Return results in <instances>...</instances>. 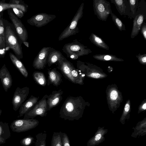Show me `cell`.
Here are the masks:
<instances>
[{
    "instance_id": "cell-28",
    "label": "cell",
    "mask_w": 146,
    "mask_h": 146,
    "mask_svg": "<svg viewBox=\"0 0 146 146\" xmlns=\"http://www.w3.org/2000/svg\"><path fill=\"white\" fill-rule=\"evenodd\" d=\"M47 134L42 132L39 133L36 135V140L35 146H46V140Z\"/></svg>"
},
{
    "instance_id": "cell-18",
    "label": "cell",
    "mask_w": 146,
    "mask_h": 146,
    "mask_svg": "<svg viewBox=\"0 0 146 146\" xmlns=\"http://www.w3.org/2000/svg\"><path fill=\"white\" fill-rule=\"evenodd\" d=\"M145 18L146 19L145 16L143 13L137 14L134 18L131 35V38H134L138 34Z\"/></svg>"
},
{
    "instance_id": "cell-26",
    "label": "cell",
    "mask_w": 146,
    "mask_h": 146,
    "mask_svg": "<svg viewBox=\"0 0 146 146\" xmlns=\"http://www.w3.org/2000/svg\"><path fill=\"white\" fill-rule=\"evenodd\" d=\"M63 133L54 132L51 140V146H63L62 137Z\"/></svg>"
},
{
    "instance_id": "cell-39",
    "label": "cell",
    "mask_w": 146,
    "mask_h": 146,
    "mask_svg": "<svg viewBox=\"0 0 146 146\" xmlns=\"http://www.w3.org/2000/svg\"><path fill=\"white\" fill-rule=\"evenodd\" d=\"M139 59L141 62L143 63H145L146 62V54H144L143 55H141L140 53H139V54L136 56Z\"/></svg>"
},
{
    "instance_id": "cell-42",
    "label": "cell",
    "mask_w": 146,
    "mask_h": 146,
    "mask_svg": "<svg viewBox=\"0 0 146 146\" xmlns=\"http://www.w3.org/2000/svg\"><path fill=\"white\" fill-rule=\"evenodd\" d=\"M100 74L96 73H93L90 75V76L92 77L95 78H98L100 76Z\"/></svg>"
},
{
    "instance_id": "cell-11",
    "label": "cell",
    "mask_w": 146,
    "mask_h": 146,
    "mask_svg": "<svg viewBox=\"0 0 146 146\" xmlns=\"http://www.w3.org/2000/svg\"><path fill=\"white\" fill-rule=\"evenodd\" d=\"M50 47H44L38 52L33 63V66L35 69H43L45 67L48 52Z\"/></svg>"
},
{
    "instance_id": "cell-24",
    "label": "cell",
    "mask_w": 146,
    "mask_h": 146,
    "mask_svg": "<svg viewBox=\"0 0 146 146\" xmlns=\"http://www.w3.org/2000/svg\"><path fill=\"white\" fill-rule=\"evenodd\" d=\"M89 39L92 43L96 46L106 50H109V47L108 45L101 38L96 34L91 33Z\"/></svg>"
},
{
    "instance_id": "cell-20",
    "label": "cell",
    "mask_w": 146,
    "mask_h": 146,
    "mask_svg": "<svg viewBox=\"0 0 146 146\" xmlns=\"http://www.w3.org/2000/svg\"><path fill=\"white\" fill-rule=\"evenodd\" d=\"M9 56L12 62L16 68L25 77L27 78L28 73L23 63L13 54L10 52Z\"/></svg>"
},
{
    "instance_id": "cell-13",
    "label": "cell",
    "mask_w": 146,
    "mask_h": 146,
    "mask_svg": "<svg viewBox=\"0 0 146 146\" xmlns=\"http://www.w3.org/2000/svg\"><path fill=\"white\" fill-rule=\"evenodd\" d=\"M0 79L4 90L7 92L12 86L13 80L10 72L5 64L0 69Z\"/></svg>"
},
{
    "instance_id": "cell-9",
    "label": "cell",
    "mask_w": 146,
    "mask_h": 146,
    "mask_svg": "<svg viewBox=\"0 0 146 146\" xmlns=\"http://www.w3.org/2000/svg\"><path fill=\"white\" fill-rule=\"evenodd\" d=\"M29 93V88L28 87L22 88L18 87L13 94L12 101L13 108L17 111L21 105L25 101Z\"/></svg>"
},
{
    "instance_id": "cell-10",
    "label": "cell",
    "mask_w": 146,
    "mask_h": 146,
    "mask_svg": "<svg viewBox=\"0 0 146 146\" xmlns=\"http://www.w3.org/2000/svg\"><path fill=\"white\" fill-rule=\"evenodd\" d=\"M8 13L19 38L23 42L26 41L28 38V34L24 25L21 20L10 10H8Z\"/></svg>"
},
{
    "instance_id": "cell-19",
    "label": "cell",
    "mask_w": 146,
    "mask_h": 146,
    "mask_svg": "<svg viewBox=\"0 0 146 146\" xmlns=\"http://www.w3.org/2000/svg\"><path fill=\"white\" fill-rule=\"evenodd\" d=\"M64 57L60 51L50 47L48 52L47 64L50 67L57 63Z\"/></svg>"
},
{
    "instance_id": "cell-31",
    "label": "cell",
    "mask_w": 146,
    "mask_h": 146,
    "mask_svg": "<svg viewBox=\"0 0 146 146\" xmlns=\"http://www.w3.org/2000/svg\"><path fill=\"white\" fill-rule=\"evenodd\" d=\"M80 72L79 73L78 70L76 69L73 65L72 66L71 70V74L76 84H80L81 83L80 75L82 73L80 71Z\"/></svg>"
},
{
    "instance_id": "cell-43",
    "label": "cell",
    "mask_w": 146,
    "mask_h": 146,
    "mask_svg": "<svg viewBox=\"0 0 146 146\" xmlns=\"http://www.w3.org/2000/svg\"><path fill=\"white\" fill-rule=\"evenodd\" d=\"M130 109V106L129 104H127L125 107V110L126 112H128Z\"/></svg>"
},
{
    "instance_id": "cell-14",
    "label": "cell",
    "mask_w": 146,
    "mask_h": 146,
    "mask_svg": "<svg viewBox=\"0 0 146 146\" xmlns=\"http://www.w3.org/2000/svg\"><path fill=\"white\" fill-rule=\"evenodd\" d=\"M63 92L61 90L52 91L48 95L47 99V110L50 111L52 108L58 105L62 99Z\"/></svg>"
},
{
    "instance_id": "cell-6",
    "label": "cell",
    "mask_w": 146,
    "mask_h": 146,
    "mask_svg": "<svg viewBox=\"0 0 146 146\" xmlns=\"http://www.w3.org/2000/svg\"><path fill=\"white\" fill-rule=\"evenodd\" d=\"M93 7L95 15L102 21H106L112 12L110 3L106 0H93Z\"/></svg>"
},
{
    "instance_id": "cell-32",
    "label": "cell",
    "mask_w": 146,
    "mask_h": 146,
    "mask_svg": "<svg viewBox=\"0 0 146 146\" xmlns=\"http://www.w3.org/2000/svg\"><path fill=\"white\" fill-rule=\"evenodd\" d=\"M93 57L98 59H103L105 60L119 59L115 56L111 54H96L93 56Z\"/></svg>"
},
{
    "instance_id": "cell-1",
    "label": "cell",
    "mask_w": 146,
    "mask_h": 146,
    "mask_svg": "<svg viewBox=\"0 0 146 146\" xmlns=\"http://www.w3.org/2000/svg\"><path fill=\"white\" fill-rule=\"evenodd\" d=\"M82 109L80 97H68L60 108L59 117L64 120H78L82 116Z\"/></svg>"
},
{
    "instance_id": "cell-25",
    "label": "cell",
    "mask_w": 146,
    "mask_h": 146,
    "mask_svg": "<svg viewBox=\"0 0 146 146\" xmlns=\"http://www.w3.org/2000/svg\"><path fill=\"white\" fill-rule=\"evenodd\" d=\"M33 76L34 80L38 84L44 86L46 85V78L43 73L35 71L33 73Z\"/></svg>"
},
{
    "instance_id": "cell-44",
    "label": "cell",
    "mask_w": 146,
    "mask_h": 146,
    "mask_svg": "<svg viewBox=\"0 0 146 146\" xmlns=\"http://www.w3.org/2000/svg\"><path fill=\"white\" fill-rule=\"evenodd\" d=\"M23 43L27 47H29V43L27 41H25L23 42Z\"/></svg>"
},
{
    "instance_id": "cell-2",
    "label": "cell",
    "mask_w": 146,
    "mask_h": 146,
    "mask_svg": "<svg viewBox=\"0 0 146 146\" xmlns=\"http://www.w3.org/2000/svg\"><path fill=\"white\" fill-rule=\"evenodd\" d=\"M84 5V3L81 4L69 25L59 36L58 41L62 40L79 33V31L77 27V24L83 16Z\"/></svg>"
},
{
    "instance_id": "cell-34",
    "label": "cell",
    "mask_w": 146,
    "mask_h": 146,
    "mask_svg": "<svg viewBox=\"0 0 146 146\" xmlns=\"http://www.w3.org/2000/svg\"><path fill=\"white\" fill-rule=\"evenodd\" d=\"M6 48L5 37L0 36V58L4 57Z\"/></svg>"
},
{
    "instance_id": "cell-45",
    "label": "cell",
    "mask_w": 146,
    "mask_h": 146,
    "mask_svg": "<svg viewBox=\"0 0 146 146\" xmlns=\"http://www.w3.org/2000/svg\"><path fill=\"white\" fill-rule=\"evenodd\" d=\"M144 110H145L146 108V104L145 103L144 104L143 106H142Z\"/></svg>"
},
{
    "instance_id": "cell-5",
    "label": "cell",
    "mask_w": 146,
    "mask_h": 146,
    "mask_svg": "<svg viewBox=\"0 0 146 146\" xmlns=\"http://www.w3.org/2000/svg\"><path fill=\"white\" fill-rule=\"evenodd\" d=\"M39 123L38 120L33 118L17 119L12 122L10 127L13 131L20 133L34 128L38 125Z\"/></svg>"
},
{
    "instance_id": "cell-8",
    "label": "cell",
    "mask_w": 146,
    "mask_h": 146,
    "mask_svg": "<svg viewBox=\"0 0 146 146\" xmlns=\"http://www.w3.org/2000/svg\"><path fill=\"white\" fill-rule=\"evenodd\" d=\"M54 15L48 14L46 13H38L27 20V22L30 25L37 27L44 26L56 18Z\"/></svg>"
},
{
    "instance_id": "cell-15",
    "label": "cell",
    "mask_w": 146,
    "mask_h": 146,
    "mask_svg": "<svg viewBox=\"0 0 146 146\" xmlns=\"http://www.w3.org/2000/svg\"><path fill=\"white\" fill-rule=\"evenodd\" d=\"M107 132L108 129L104 127H99L94 136L88 141L87 146H95L103 142L105 139L104 136Z\"/></svg>"
},
{
    "instance_id": "cell-41",
    "label": "cell",
    "mask_w": 146,
    "mask_h": 146,
    "mask_svg": "<svg viewBox=\"0 0 146 146\" xmlns=\"http://www.w3.org/2000/svg\"><path fill=\"white\" fill-rule=\"evenodd\" d=\"M21 3V1L19 0H11L9 1V3L15 5H19L22 4Z\"/></svg>"
},
{
    "instance_id": "cell-21",
    "label": "cell",
    "mask_w": 146,
    "mask_h": 146,
    "mask_svg": "<svg viewBox=\"0 0 146 146\" xmlns=\"http://www.w3.org/2000/svg\"><path fill=\"white\" fill-rule=\"evenodd\" d=\"M11 137L8 123L0 122V146L5 143L6 141Z\"/></svg>"
},
{
    "instance_id": "cell-38",
    "label": "cell",
    "mask_w": 146,
    "mask_h": 146,
    "mask_svg": "<svg viewBox=\"0 0 146 146\" xmlns=\"http://www.w3.org/2000/svg\"><path fill=\"white\" fill-rule=\"evenodd\" d=\"M5 31L3 21L1 19L0 20V36L5 37Z\"/></svg>"
},
{
    "instance_id": "cell-35",
    "label": "cell",
    "mask_w": 146,
    "mask_h": 146,
    "mask_svg": "<svg viewBox=\"0 0 146 146\" xmlns=\"http://www.w3.org/2000/svg\"><path fill=\"white\" fill-rule=\"evenodd\" d=\"M62 141L63 146H70V141L68 137L65 133H63Z\"/></svg>"
},
{
    "instance_id": "cell-47",
    "label": "cell",
    "mask_w": 146,
    "mask_h": 146,
    "mask_svg": "<svg viewBox=\"0 0 146 146\" xmlns=\"http://www.w3.org/2000/svg\"><path fill=\"white\" fill-rule=\"evenodd\" d=\"M2 112V110L0 109V116L1 115Z\"/></svg>"
},
{
    "instance_id": "cell-46",
    "label": "cell",
    "mask_w": 146,
    "mask_h": 146,
    "mask_svg": "<svg viewBox=\"0 0 146 146\" xmlns=\"http://www.w3.org/2000/svg\"><path fill=\"white\" fill-rule=\"evenodd\" d=\"M3 13L2 12H1L0 13V20L1 19V16L3 15Z\"/></svg>"
},
{
    "instance_id": "cell-3",
    "label": "cell",
    "mask_w": 146,
    "mask_h": 146,
    "mask_svg": "<svg viewBox=\"0 0 146 146\" xmlns=\"http://www.w3.org/2000/svg\"><path fill=\"white\" fill-rule=\"evenodd\" d=\"M5 39L6 47L11 49L15 56L20 60L23 58V52L21 46L14 32L9 26L5 28Z\"/></svg>"
},
{
    "instance_id": "cell-33",
    "label": "cell",
    "mask_w": 146,
    "mask_h": 146,
    "mask_svg": "<svg viewBox=\"0 0 146 146\" xmlns=\"http://www.w3.org/2000/svg\"><path fill=\"white\" fill-rule=\"evenodd\" d=\"M34 138L31 135H29L22 139L20 143L23 146H29L34 142Z\"/></svg>"
},
{
    "instance_id": "cell-16",
    "label": "cell",
    "mask_w": 146,
    "mask_h": 146,
    "mask_svg": "<svg viewBox=\"0 0 146 146\" xmlns=\"http://www.w3.org/2000/svg\"><path fill=\"white\" fill-rule=\"evenodd\" d=\"M39 97L31 95L20 106L19 111V114L17 117L19 118L24 115L29 111L38 102Z\"/></svg>"
},
{
    "instance_id": "cell-37",
    "label": "cell",
    "mask_w": 146,
    "mask_h": 146,
    "mask_svg": "<svg viewBox=\"0 0 146 146\" xmlns=\"http://www.w3.org/2000/svg\"><path fill=\"white\" fill-rule=\"evenodd\" d=\"M140 28L141 33L145 40H146V24L144 23L142 24Z\"/></svg>"
},
{
    "instance_id": "cell-7",
    "label": "cell",
    "mask_w": 146,
    "mask_h": 146,
    "mask_svg": "<svg viewBox=\"0 0 146 146\" xmlns=\"http://www.w3.org/2000/svg\"><path fill=\"white\" fill-rule=\"evenodd\" d=\"M48 96L47 94L44 96L32 108L24 115L23 119L33 118L38 115L42 117L46 116L48 111L47 104Z\"/></svg>"
},
{
    "instance_id": "cell-36",
    "label": "cell",
    "mask_w": 146,
    "mask_h": 146,
    "mask_svg": "<svg viewBox=\"0 0 146 146\" xmlns=\"http://www.w3.org/2000/svg\"><path fill=\"white\" fill-rule=\"evenodd\" d=\"M12 9L15 14L19 18H21L23 16L24 13L20 9L17 8H13Z\"/></svg>"
},
{
    "instance_id": "cell-40",
    "label": "cell",
    "mask_w": 146,
    "mask_h": 146,
    "mask_svg": "<svg viewBox=\"0 0 146 146\" xmlns=\"http://www.w3.org/2000/svg\"><path fill=\"white\" fill-rule=\"evenodd\" d=\"M118 97V93L115 90H112L110 94L111 98L113 100H116Z\"/></svg>"
},
{
    "instance_id": "cell-4",
    "label": "cell",
    "mask_w": 146,
    "mask_h": 146,
    "mask_svg": "<svg viewBox=\"0 0 146 146\" xmlns=\"http://www.w3.org/2000/svg\"><path fill=\"white\" fill-rule=\"evenodd\" d=\"M87 48L75 39L72 42L65 44L62 50L67 55L73 54L79 57L92 53V51Z\"/></svg>"
},
{
    "instance_id": "cell-22",
    "label": "cell",
    "mask_w": 146,
    "mask_h": 146,
    "mask_svg": "<svg viewBox=\"0 0 146 146\" xmlns=\"http://www.w3.org/2000/svg\"><path fill=\"white\" fill-rule=\"evenodd\" d=\"M48 81L54 86L60 85L62 81V75L56 68L51 70L48 69Z\"/></svg>"
},
{
    "instance_id": "cell-29",
    "label": "cell",
    "mask_w": 146,
    "mask_h": 146,
    "mask_svg": "<svg viewBox=\"0 0 146 146\" xmlns=\"http://www.w3.org/2000/svg\"><path fill=\"white\" fill-rule=\"evenodd\" d=\"M130 7V18H134L136 15L137 8L139 5L138 0H128Z\"/></svg>"
},
{
    "instance_id": "cell-17",
    "label": "cell",
    "mask_w": 146,
    "mask_h": 146,
    "mask_svg": "<svg viewBox=\"0 0 146 146\" xmlns=\"http://www.w3.org/2000/svg\"><path fill=\"white\" fill-rule=\"evenodd\" d=\"M110 1L115 5L120 15H128L130 18V7L128 0H111Z\"/></svg>"
},
{
    "instance_id": "cell-12",
    "label": "cell",
    "mask_w": 146,
    "mask_h": 146,
    "mask_svg": "<svg viewBox=\"0 0 146 146\" xmlns=\"http://www.w3.org/2000/svg\"><path fill=\"white\" fill-rule=\"evenodd\" d=\"M58 68L65 77L73 83L76 84V82L72 77L71 74V70L72 66V63L67 60L64 57L57 62Z\"/></svg>"
},
{
    "instance_id": "cell-30",
    "label": "cell",
    "mask_w": 146,
    "mask_h": 146,
    "mask_svg": "<svg viewBox=\"0 0 146 146\" xmlns=\"http://www.w3.org/2000/svg\"><path fill=\"white\" fill-rule=\"evenodd\" d=\"M110 14L113 21L119 30L121 31H125V26L119 19L112 12Z\"/></svg>"
},
{
    "instance_id": "cell-23",
    "label": "cell",
    "mask_w": 146,
    "mask_h": 146,
    "mask_svg": "<svg viewBox=\"0 0 146 146\" xmlns=\"http://www.w3.org/2000/svg\"><path fill=\"white\" fill-rule=\"evenodd\" d=\"M4 1L0 2V13L3 11L13 8H17L21 9L24 13L26 12L28 6L25 4L15 5L3 2Z\"/></svg>"
},
{
    "instance_id": "cell-27",
    "label": "cell",
    "mask_w": 146,
    "mask_h": 146,
    "mask_svg": "<svg viewBox=\"0 0 146 146\" xmlns=\"http://www.w3.org/2000/svg\"><path fill=\"white\" fill-rule=\"evenodd\" d=\"M146 123H142L137 126L135 127L134 131L132 133L131 136L133 137H136L138 135L142 136L146 134Z\"/></svg>"
}]
</instances>
